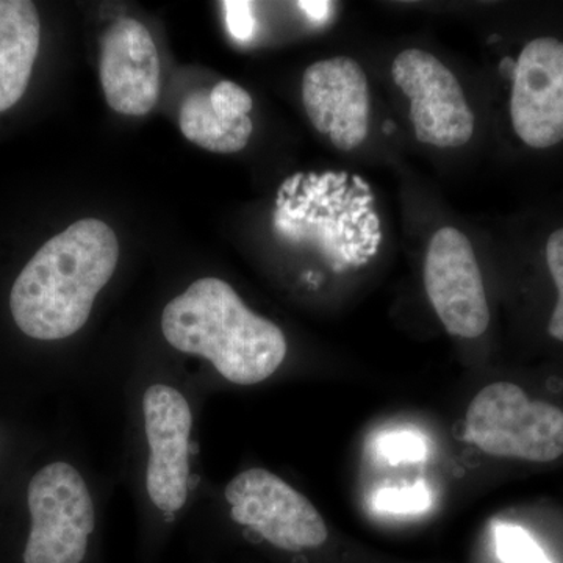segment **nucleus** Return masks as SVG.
Listing matches in <instances>:
<instances>
[{
  "label": "nucleus",
  "mask_w": 563,
  "mask_h": 563,
  "mask_svg": "<svg viewBox=\"0 0 563 563\" xmlns=\"http://www.w3.org/2000/svg\"><path fill=\"white\" fill-rule=\"evenodd\" d=\"M120 261L109 224L87 218L44 244L10 292V310L25 335L43 342L68 339L90 318L96 296Z\"/></svg>",
  "instance_id": "obj_1"
},
{
  "label": "nucleus",
  "mask_w": 563,
  "mask_h": 563,
  "mask_svg": "<svg viewBox=\"0 0 563 563\" xmlns=\"http://www.w3.org/2000/svg\"><path fill=\"white\" fill-rule=\"evenodd\" d=\"M162 332L174 350L201 355L236 385L263 383L287 357L284 332L217 277L192 282L174 298L163 310Z\"/></svg>",
  "instance_id": "obj_2"
},
{
  "label": "nucleus",
  "mask_w": 563,
  "mask_h": 563,
  "mask_svg": "<svg viewBox=\"0 0 563 563\" xmlns=\"http://www.w3.org/2000/svg\"><path fill=\"white\" fill-rule=\"evenodd\" d=\"M465 439L495 457L553 462L563 454V412L518 385H487L470 404Z\"/></svg>",
  "instance_id": "obj_3"
},
{
  "label": "nucleus",
  "mask_w": 563,
  "mask_h": 563,
  "mask_svg": "<svg viewBox=\"0 0 563 563\" xmlns=\"http://www.w3.org/2000/svg\"><path fill=\"white\" fill-rule=\"evenodd\" d=\"M32 529L24 563H81L95 531V503L81 474L65 462L44 466L27 490Z\"/></svg>",
  "instance_id": "obj_4"
},
{
  "label": "nucleus",
  "mask_w": 563,
  "mask_h": 563,
  "mask_svg": "<svg viewBox=\"0 0 563 563\" xmlns=\"http://www.w3.org/2000/svg\"><path fill=\"white\" fill-rule=\"evenodd\" d=\"M224 496L233 521L279 550H312L328 540V526L313 504L268 470L240 473Z\"/></svg>",
  "instance_id": "obj_5"
},
{
  "label": "nucleus",
  "mask_w": 563,
  "mask_h": 563,
  "mask_svg": "<svg viewBox=\"0 0 563 563\" xmlns=\"http://www.w3.org/2000/svg\"><path fill=\"white\" fill-rule=\"evenodd\" d=\"M391 77L410 99V120L420 143L450 150L472 140L476 118L461 81L435 55L404 51L393 62Z\"/></svg>",
  "instance_id": "obj_6"
},
{
  "label": "nucleus",
  "mask_w": 563,
  "mask_h": 563,
  "mask_svg": "<svg viewBox=\"0 0 563 563\" xmlns=\"http://www.w3.org/2000/svg\"><path fill=\"white\" fill-rule=\"evenodd\" d=\"M424 287L448 333L472 340L487 331L490 310L483 274L472 242L459 229L433 233L426 252Z\"/></svg>",
  "instance_id": "obj_7"
},
{
  "label": "nucleus",
  "mask_w": 563,
  "mask_h": 563,
  "mask_svg": "<svg viewBox=\"0 0 563 563\" xmlns=\"http://www.w3.org/2000/svg\"><path fill=\"white\" fill-rule=\"evenodd\" d=\"M144 428L150 442L146 487L163 512H177L188 498L192 415L176 388L155 384L143 396Z\"/></svg>",
  "instance_id": "obj_8"
},
{
  "label": "nucleus",
  "mask_w": 563,
  "mask_h": 563,
  "mask_svg": "<svg viewBox=\"0 0 563 563\" xmlns=\"http://www.w3.org/2000/svg\"><path fill=\"white\" fill-rule=\"evenodd\" d=\"M510 118L526 146L548 150L563 141V41H529L514 66Z\"/></svg>",
  "instance_id": "obj_9"
},
{
  "label": "nucleus",
  "mask_w": 563,
  "mask_h": 563,
  "mask_svg": "<svg viewBox=\"0 0 563 563\" xmlns=\"http://www.w3.org/2000/svg\"><path fill=\"white\" fill-rule=\"evenodd\" d=\"M302 103L313 128L328 135L336 150H357L368 139V79L351 57H333L309 66L302 77Z\"/></svg>",
  "instance_id": "obj_10"
},
{
  "label": "nucleus",
  "mask_w": 563,
  "mask_h": 563,
  "mask_svg": "<svg viewBox=\"0 0 563 563\" xmlns=\"http://www.w3.org/2000/svg\"><path fill=\"white\" fill-rule=\"evenodd\" d=\"M99 76L111 110L144 117L154 109L161 96V57L140 21L121 18L103 33Z\"/></svg>",
  "instance_id": "obj_11"
},
{
  "label": "nucleus",
  "mask_w": 563,
  "mask_h": 563,
  "mask_svg": "<svg viewBox=\"0 0 563 563\" xmlns=\"http://www.w3.org/2000/svg\"><path fill=\"white\" fill-rule=\"evenodd\" d=\"M250 92L231 80L211 90L192 91L184 99L179 113L185 139L214 154H236L250 143L254 124Z\"/></svg>",
  "instance_id": "obj_12"
},
{
  "label": "nucleus",
  "mask_w": 563,
  "mask_h": 563,
  "mask_svg": "<svg viewBox=\"0 0 563 563\" xmlns=\"http://www.w3.org/2000/svg\"><path fill=\"white\" fill-rule=\"evenodd\" d=\"M40 38L35 3L0 0V113L16 106L27 90Z\"/></svg>",
  "instance_id": "obj_13"
},
{
  "label": "nucleus",
  "mask_w": 563,
  "mask_h": 563,
  "mask_svg": "<svg viewBox=\"0 0 563 563\" xmlns=\"http://www.w3.org/2000/svg\"><path fill=\"white\" fill-rule=\"evenodd\" d=\"M496 550L504 563H553L520 526H498Z\"/></svg>",
  "instance_id": "obj_14"
},
{
  "label": "nucleus",
  "mask_w": 563,
  "mask_h": 563,
  "mask_svg": "<svg viewBox=\"0 0 563 563\" xmlns=\"http://www.w3.org/2000/svg\"><path fill=\"white\" fill-rule=\"evenodd\" d=\"M376 450L391 465L421 462L428 455V443L420 433L409 431L385 432L377 439Z\"/></svg>",
  "instance_id": "obj_15"
},
{
  "label": "nucleus",
  "mask_w": 563,
  "mask_h": 563,
  "mask_svg": "<svg viewBox=\"0 0 563 563\" xmlns=\"http://www.w3.org/2000/svg\"><path fill=\"white\" fill-rule=\"evenodd\" d=\"M431 493L424 484L413 487L384 488L374 498V506L383 512L415 514L428 509Z\"/></svg>",
  "instance_id": "obj_16"
},
{
  "label": "nucleus",
  "mask_w": 563,
  "mask_h": 563,
  "mask_svg": "<svg viewBox=\"0 0 563 563\" xmlns=\"http://www.w3.org/2000/svg\"><path fill=\"white\" fill-rule=\"evenodd\" d=\"M547 263L558 288V302L551 314L548 332L553 339L563 343V228L551 233L547 243Z\"/></svg>",
  "instance_id": "obj_17"
},
{
  "label": "nucleus",
  "mask_w": 563,
  "mask_h": 563,
  "mask_svg": "<svg viewBox=\"0 0 563 563\" xmlns=\"http://www.w3.org/2000/svg\"><path fill=\"white\" fill-rule=\"evenodd\" d=\"M251 7L247 2H224L225 21L236 40L247 41L254 33L255 21Z\"/></svg>",
  "instance_id": "obj_18"
},
{
  "label": "nucleus",
  "mask_w": 563,
  "mask_h": 563,
  "mask_svg": "<svg viewBox=\"0 0 563 563\" xmlns=\"http://www.w3.org/2000/svg\"><path fill=\"white\" fill-rule=\"evenodd\" d=\"M299 7H301V9L306 11V13L309 14L312 20L322 21L325 16H328L329 7H331V3L301 2L299 3Z\"/></svg>",
  "instance_id": "obj_19"
}]
</instances>
